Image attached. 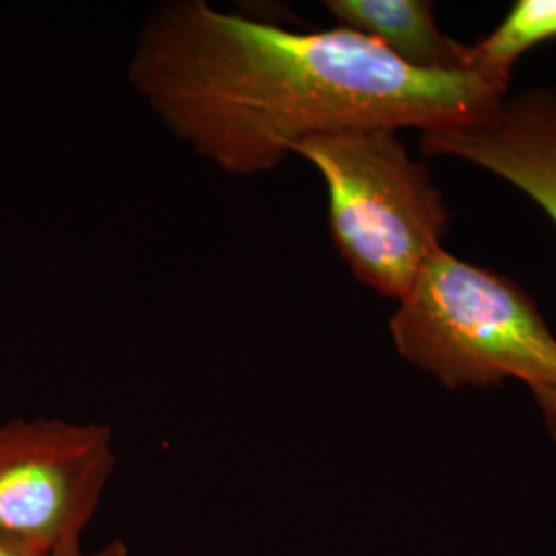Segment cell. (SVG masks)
<instances>
[{"label": "cell", "instance_id": "8", "mask_svg": "<svg viewBox=\"0 0 556 556\" xmlns=\"http://www.w3.org/2000/svg\"><path fill=\"white\" fill-rule=\"evenodd\" d=\"M532 396L536 402L538 413H540L542 425L548 433V439L553 441V445L556 447V388L532 392Z\"/></svg>", "mask_w": 556, "mask_h": 556}, {"label": "cell", "instance_id": "3", "mask_svg": "<svg viewBox=\"0 0 556 556\" xmlns=\"http://www.w3.org/2000/svg\"><path fill=\"white\" fill-rule=\"evenodd\" d=\"M293 155L326 186L330 238L351 275L397 301L443 248L450 225L429 167L388 128L318 135L298 142Z\"/></svg>", "mask_w": 556, "mask_h": 556}, {"label": "cell", "instance_id": "4", "mask_svg": "<svg viewBox=\"0 0 556 556\" xmlns=\"http://www.w3.org/2000/svg\"><path fill=\"white\" fill-rule=\"evenodd\" d=\"M114 468L108 425L48 417L0 422V532L46 551L79 542Z\"/></svg>", "mask_w": 556, "mask_h": 556}, {"label": "cell", "instance_id": "2", "mask_svg": "<svg viewBox=\"0 0 556 556\" xmlns=\"http://www.w3.org/2000/svg\"><path fill=\"white\" fill-rule=\"evenodd\" d=\"M397 355L445 390L519 381L556 388V337L534 299L511 278L445 248L422 264L390 318Z\"/></svg>", "mask_w": 556, "mask_h": 556}, {"label": "cell", "instance_id": "6", "mask_svg": "<svg viewBox=\"0 0 556 556\" xmlns=\"http://www.w3.org/2000/svg\"><path fill=\"white\" fill-rule=\"evenodd\" d=\"M338 27L378 41L390 54L420 71H468V43L447 38L427 0H324Z\"/></svg>", "mask_w": 556, "mask_h": 556}, {"label": "cell", "instance_id": "10", "mask_svg": "<svg viewBox=\"0 0 556 556\" xmlns=\"http://www.w3.org/2000/svg\"><path fill=\"white\" fill-rule=\"evenodd\" d=\"M50 553L52 551H46L34 542L0 532V556H48Z\"/></svg>", "mask_w": 556, "mask_h": 556}, {"label": "cell", "instance_id": "5", "mask_svg": "<svg viewBox=\"0 0 556 556\" xmlns=\"http://www.w3.org/2000/svg\"><path fill=\"white\" fill-rule=\"evenodd\" d=\"M431 157L472 163L534 200L556 227V87L507 93L493 110L468 122L420 132Z\"/></svg>", "mask_w": 556, "mask_h": 556}, {"label": "cell", "instance_id": "1", "mask_svg": "<svg viewBox=\"0 0 556 556\" xmlns=\"http://www.w3.org/2000/svg\"><path fill=\"white\" fill-rule=\"evenodd\" d=\"M128 80L163 128L227 176L275 172L301 140L340 130L478 118L511 83L477 71H420L344 27L295 29L167 0L140 25Z\"/></svg>", "mask_w": 556, "mask_h": 556}, {"label": "cell", "instance_id": "7", "mask_svg": "<svg viewBox=\"0 0 556 556\" xmlns=\"http://www.w3.org/2000/svg\"><path fill=\"white\" fill-rule=\"evenodd\" d=\"M548 40H556V0H517L486 38L468 43V71L511 83L521 54Z\"/></svg>", "mask_w": 556, "mask_h": 556}, {"label": "cell", "instance_id": "9", "mask_svg": "<svg viewBox=\"0 0 556 556\" xmlns=\"http://www.w3.org/2000/svg\"><path fill=\"white\" fill-rule=\"evenodd\" d=\"M48 556H128V548H126L124 542L114 540V542L101 546L98 551H91V553H89V551H85V548L80 546L79 540V542L62 544V546L54 548Z\"/></svg>", "mask_w": 556, "mask_h": 556}]
</instances>
